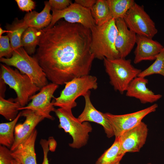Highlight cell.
<instances>
[{"instance_id":"1","label":"cell","mask_w":164,"mask_h":164,"mask_svg":"<svg viewBox=\"0 0 164 164\" xmlns=\"http://www.w3.org/2000/svg\"><path fill=\"white\" fill-rule=\"evenodd\" d=\"M40 31L38 47L33 57L48 80L63 85L89 74L95 58L91 50L90 29L79 24L60 21Z\"/></svg>"},{"instance_id":"2","label":"cell","mask_w":164,"mask_h":164,"mask_svg":"<svg viewBox=\"0 0 164 164\" xmlns=\"http://www.w3.org/2000/svg\"><path fill=\"white\" fill-rule=\"evenodd\" d=\"M91 31V50L95 58L103 60L120 57L115 46L117 29L115 19L101 26L96 25Z\"/></svg>"},{"instance_id":"3","label":"cell","mask_w":164,"mask_h":164,"mask_svg":"<svg viewBox=\"0 0 164 164\" xmlns=\"http://www.w3.org/2000/svg\"><path fill=\"white\" fill-rule=\"evenodd\" d=\"M103 60L111 84L115 91L121 94L126 91L131 82L142 71L135 67L130 59L120 57L113 59L104 58Z\"/></svg>"},{"instance_id":"4","label":"cell","mask_w":164,"mask_h":164,"mask_svg":"<svg viewBox=\"0 0 164 164\" xmlns=\"http://www.w3.org/2000/svg\"><path fill=\"white\" fill-rule=\"evenodd\" d=\"M1 79L15 92L17 97L14 99L21 107L27 104L30 98L41 88L37 87L26 74L13 69L9 66L1 64Z\"/></svg>"},{"instance_id":"5","label":"cell","mask_w":164,"mask_h":164,"mask_svg":"<svg viewBox=\"0 0 164 164\" xmlns=\"http://www.w3.org/2000/svg\"><path fill=\"white\" fill-rule=\"evenodd\" d=\"M65 84L60 95L54 97V106L72 109L77 105L76 100L78 97L98 87L97 78L89 74L75 78Z\"/></svg>"},{"instance_id":"6","label":"cell","mask_w":164,"mask_h":164,"mask_svg":"<svg viewBox=\"0 0 164 164\" xmlns=\"http://www.w3.org/2000/svg\"><path fill=\"white\" fill-rule=\"evenodd\" d=\"M0 61L16 67L21 73L27 75L41 89L48 84L46 75L36 60L22 47L14 50L10 58H0Z\"/></svg>"},{"instance_id":"7","label":"cell","mask_w":164,"mask_h":164,"mask_svg":"<svg viewBox=\"0 0 164 164\" xmlns=\"http://www.w3.org/2000/svg\"><path fill=\"white\" fill-rule=\"evenodd\" d=\"M71 110L59 108L55 109L54 112L59 119V128L63 129L73 138V142L69 144V146L79 149L87 144L89 134L92 132V128L88 122H80L73 116Z\"/></svg>"},{"instance_id":"8","label":"cell","mask_w":164,"mask_h":164,"mask_svg":"<svg viewBox=\"0 0 164 164\" xmlns=\"http://www.w3.org/2000/svg\"><path fill=\"white\" fill-rule=\"evenodd\" d=\"M123 19L128 29L136 35L152 39L158 32L155 23L142 5L135 2Z\"/></svg>"},{"instance_id":"9","label":"cell","mask_w":164,"mask_h":164,"mask_svg":"<svg viewBox=\"0 0 164 164\" xmlns=\"http://www.w3.org/2000/svg\"><path fill=\"white\" fill-rule=\"evenodd\" d=\"M52 11V20L47 28L53 26L63 18L67 22L80 24L91 30L96 25L91 10L75 2L63 10Z\"/></svg>"},{"instance_id":"10","label":"cell","mask_w":164,"mask_h":164,"mask_svg":"<svg viewBox=\"0 0 164 164\" xmlns=\"http://www.w3.org/2000/svg\"><path fill=\"white\" fill-rule=\"evenodd\" d=\"M58 85L51 83L41 88L36 94L32 96L30 99L31 102L27 106L19 108V111L29 109L36 112L38 115L51 120L54 119L50 114L52 111H54L53 101L51 99Z\"/></svg>"},{"instance_id":"11","label":"cell","mask_w":164,"mask_h":164,"mask_svg":"<svg viewBox=\"0 0 164 164\" xmlns=\"http://www.w3.org/2000/svg\"><path fill=\"white\" fill-rule=\"evenodd\" d=\"M158 107L155 104L144 109L125 114L115 115L105 113L113 128L115 138L123 132L138 125L142 119L150 113L155 111Z\"/></svg>"},{"instance_id":"12","label":"cell","mask_w":164,"mask_h":164,"mask_svg":"<svg viewBox=\"0 0 164 164\" xmlns=\"http://www.w3.org/2000/svg\"><path fill=\"white\" fill-rule=\"evenodd\" d=\"M148 132L147 125L142 121L123 132L118 138L122 152L125 154L139 152L145 143Z\"/></svg>"},{"instance_id":"13","label":"cell","mask_w":164,"mask_h":164,"mask_svg":"<svg viewBox=\"0 0 164 164\" xmlns=\"http://www.w3.org/2000/svg\"><path fill=\"white\" fill-rule=\"evenodd\" d=\"M22 116L25 118L22 123L16 125L14 130L15 141L10 149L14 151L19 145L26 140L31 135L38 124L44 119L35 111L29 109L24 110L21 111Z\"/></svg>"},{"instance_id":"14","label":"cell","mask_w":164,"mask_h":164,"mask_svg":"<svg viewBox=\"0 0 164 164\" xmlns=\"http://www.w3.org/2000/svg\"><path fill=\"white\" fill-rule=\"evenodd\" d=\"M90 91L84 97L85 105L84 108L77 118L81 122H92L101 125L107 136L109 138L114 136L112 126L105 113L97 110L92 104L90 99Z\"/></svg>"},{"instance_id":"15","label":"cell","mask_w":164,"mask_h":164,"mask_svg":"<svg viewBox=\"0 0 164 164\" xmlns=\"http://www.w3.org/2000/svg\"><path fill=\"white\" fill-rule=\"evenodd\" d=\"M137 46L134 52V63L137 64L144 60H154L163 46L152 38L136 35Z\"/></svg>"},{"instance_id":"16","label":"cell","mask_w":164,"mask_h":164,"mask_svg":"<svg viewBox=\"0 0 164 164\" xmlns=\"http://www.w3.org/2000/svg\"><path fill=\"white\" fill-rule=\"evenodd\" d=\"M115 20L117 29L115 47L120 57L125 58L136 44V34L128 29L123 18Z\"/></svg>"},{"instance_id":"17","label":"cell","mask_w":164,"mask_h":164,"mask_svg":"<svg viewBox=\"0 0 164 164\" xmlns=\"http://www.w3.org/2000/svg\"><path fill=\"white\" fill-rule=\"evenodd\" d=\"M148 80L145 77H137L129 84L126 91V96L138 99L143 104L153 103L162 97L159 94H155L147 87Z\"/></svg>"},{"instance_id":"18","label":"cell","mask_w":164,"mask_h":164,"mask_svg":"<svg viewBox=\"0 0 164 164\" xmlns=\"http://www.w3.org/2000/svg\"><path fill=\"white\" fill-rule=\"evenodd\" d=\"M37 135V131L35 129L26 140L12 152L14 159L21 164H37L35 149Z\"/></svg>"},{"instance_id":"19","label":"cell","mask_w":164,"mask_h":164,"mask_svg":"<svg viewBox=\"0 0 164 164\" xmlns=\"http://www.w3.org/2000/svg\"><path fill=\"white\" fill-rule=\"evenodd\" d=\"M51 7L48 1L44 2V7L39 13L33 11L26 14L23 20L28 27L38 30L46 28L51 23L52 15L50 13Z\"/></svg>"},{"instance_id":"20","label":"cell","mask_w":164,"mask_h":164,"mask_svg":"<svg viewBox=\"0 0 164 164\" xmlns=\"http://www.w3.org/2000/svg\"><path fill=\"white\" fill-rule=\"evenodd\" d=\"M125 154L121 150L118 138L97 159L95 164H120Z\"/></svg>"},{"instance_id":"21","label":"cell","mask_w":164,"mask_h":164,"mask_svg":"<svg viewBox=\"0 0 164 164\" xmlns=\"http://www.w3.org/2000/svg\"><path fill=\"white\" fill-rule=\"evenodd\" d=\"M28 26L23 19H15L11 25L6 26L7 33L12 48L14 50L22 47L21 39L22 36Z\"/></svg>"},{"instance_id":"22","label":"cell","mask_w":164,"mask_h":164,"mask_svg":"<svg viewBox=\"0 0 164 164\" xmlns=\"http://www.w3.org/2000/svg\"><path fill=\"white\" fill-rule=\"evenodd\" d=\"M91 11L97 26L102 25L113 19L107 0H97Z\"/></svg>"},{"instance_id":"23","label":"cell","mask_w":164,"mask_h":164,"mask_svg":"<svg viewBox=\"0 0 164 164\" xmlns=\"http://www.w3.org/2000/svg\"><path fill=\"white\" fill-rule=\"evenodd\" d=\"M22 116L21 112L18 114L14 120L0 124V144L8 148H11L15 141L14 130L16 124Z\"/></svg>"},{"instance_id":"24","label":"cell","mask_w":164,"mask_h":164,"mask_svg":"<svg viewBox=\"0 0 164 164\" xmlns=\"http://www.w3.org/2000/svg\"><path fill=\"white\" fill-rule=\"evenodd\" d=\"M40 34V30L32 27H28L23 33L21 39L22 47L29 55L35 53L39 42Z\"/></svg>"},{"instance_id":"25","label":"cell","mask_w":164,"mask_h":164,"mask_svg":"<svg viewBox=\"0 0 164 164\" xmlns=\"http://www.w3.org/2000/svg\"><path fill=\"white\" fill-rule=\"evenodd\" d=\"M21 107L14 99H5L3 97H0V114L7 120L11 121L17 117L19 109Z\"/></svg>"},{"instance_id":"26","label":"cell","mask_w":164,"mask_h":164,"mask_svg":"<svg viewBox=\"0 0 164 164\" xmlns=\"http://www.w3.org/2000/svg\"><path fill=\"white\" fill-rule=\"evenodd\" d=\"M113 19L123 18L135 3L134 0H107Z\"/></svg>"},{"instance_id":"27","label":"cell","mask_w":164,"mask_h":164,"mask_svg":"<svg viewBox=\"0 0 164 164\" xmlns=\"http://www.w3.org/2000/svg\"><path fill=\"white\" fill-rule=\"evenodd\" d=\"M155 60L151 65L142 71L138 77H145L152 75L158 74L164 77V45L162 50Z\"/></svg>"},{"instance_id":"28","label":"cell","mask_w":164,"mask_h":164,"mask_svg":"<svg viewBox=\"0 0 164 164\" xmlns=\"http://www.w3.org/2000/svg\"><path fill=\"white\" fill-rule=\"evenodd\" d=\"M13 51L8 36H0V58H10Z\"/></svg>"},{"instance_id":"29","label":"cell","mask_w":164,"mask_h":164,"mask_svg":"<svg viewBox=\"0 0 164 164\" xmlns=\"http://www.w3.org/2000/svg\"><path fill=\"white\" fill-rule=\"evenodd\" d=\"M12 152L7 147L1 145H0V164H11L14 159L12 154Z\"/></svg>"},{"instance_id":"30","label":"cell","mask_w":164,"mask_h":164,"mask_svg":"<svg viewBox=\"0 0 164 164\" xmlns=\"http://www.w3.org/2000/svg\"><path fill=\"white\" fill-rule=\"evenodd\" d=\"M51 10L61 11L68 7L72 3L70 0H50L48 1Z\"/></svg>"},{"instance_id":"31","label":"cell","mask_w":164,"mask_h":164,"mask_svg":"<svg viewBox=\"0 0 164 164\" xmlns=\"http://www.w3.org/2000/svg\"><path fill=\"white\" fill-rule=\"evenodd\" d=\"M19 8L21 11L32 12L36 6L35 2L32 0H15Z\"/></svg>"},{"instance_id":"32","label":"cell","mask_w":164,"mask_h":164,"mask_svg":"<svg viewBox=\"0 0 164 164\" xmlns=\"http://www.w3.org/2000/svg\"><path fill=\"white\" fill-rule=\"evenodd\" d=\"M40 144L43 149V159L42 164H49L48 158V154L49 151L48 141L46 139H41Z\"/></svg>"},{"instance_id":"33","label":"cell","mask_w":164,"mask_h":164,"mask_svg":"<svg viewBox=\"0 0 164 164\" xmlns=\"http://www.w3.org/2000/svg\"><path fill=\"white\" fill-rule=\"evenodd\" d=\"M96 1L97 0H75L74 2L91 10Z\"/></svg>"},{"instance_id":"34","label":"cell","mask_w":164,"mask_h":164,"mask_svg":"<svg viewBox=\"0 0 164 164\" xmlns=\"http://www.w3.org/2000/svg\"><path fill=\"white\" fill-rule=\"evenodd\" d=\"M48 141L49 150L51 152H54L56 146V141L52 137H50Z\"/></svg>"},{"instance_id":"35","label":"cell","mask_w":164,"mask_h":164,"mask_svg":"<svg viewBox=\"0 0 164 164\" xmlns=\"http://www.w3.org/2000/svg\"><path fill=\"white\" fill-rule=\"evenodd\" d=\"M8 31L7 30H4L2 28H0V36H2V34L5 32L8 33Z\"/></svg>"},{"instance_id":"36","label":"cell","mask_w":164,"mask_h":164,"mask_svg":"<svg viewBox=\"0 0 164 164\" xmlns=\"http://www.w3.org/2000/svg\"><path fill=\"white\" fill-rule=\"evenodd\" d=\"M11 164H21L20 162L17 161L16 160L14 159H13L11 163Z\"/></svg>"},{"instance_id":"37","label":"cell","mask_w":164,"mask_h":164,"mask_svg":"<svg viewBox=\"0 0 164 164\" xmlns=\"http://www.w3.org/2000/svg\"><path fill=\"white\" fill-rule=\"evenodd\" d=\"M147 164H152V163H151L149 162V163H147Z\"/></svg>"}]
</instances>
